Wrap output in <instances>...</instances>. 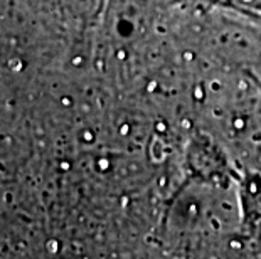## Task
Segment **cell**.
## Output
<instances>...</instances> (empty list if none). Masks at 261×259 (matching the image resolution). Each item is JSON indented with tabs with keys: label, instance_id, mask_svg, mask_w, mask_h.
<instances>
[{
	"label": "cell",
	"instance_id": "2",
	"mask_svg": "<svg viewBox=\"0 0 261 259\" xmlns=\"http://www.w3.org/2000/svg\"><path fill=\"white\" fill-rule=\"evenodd\" d=\"M232 10L261 17V0H227Z\"/></svg>",
	"mask_w": 261,
	"mask_h": 259
},
{
	"label": "cell",
	"instance_id": "1",
	"mask_svg": "<svg viewBox=\"0 0 261 259\" xmlns=\"http://www.w3.org/2000/svg\"><path fill=\"white\" fill-rule=\"evenodd\" d=\"M236 187L241 231L244 236L261 234V172L243 170Z\"/></svg>",
	"mask_w": 261,
	"mask_h": 259
}]
</instances>
